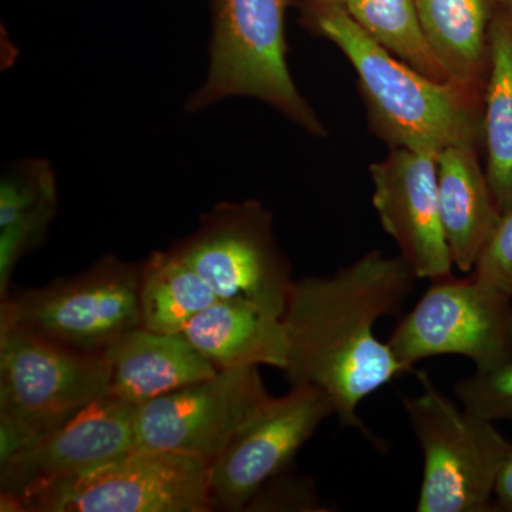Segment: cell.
Here are the masks:
<instances>
[{
	"label": "cell",
	"mask_w": 512,
	"mask_h": 512,
	"mask_svg": "<svg viewBox=\"0 0 512 512\" xmlns=\"http://www.w3.org/2000/svg\"><path fill=\"white\" fill-rule=\"evenodd\" d=\"M171 248L218 299L249 302L282 319L295 279L276 242L272 212L262 202H220Z\"/></svg>",
	"instance_id": "obj_7"
},
{
	"label": "cell",
	"mask_w": 512,
	"mask_h": 512,
	"mask_svg": "<svg viewBox=\"0 0 512 512\" xmlns=\"http://www.w3.org/2000/svg\"><path fill=\"white\" fill-rule=\"evenodd\" d=\"M454 394L461 406L485 419L512 420V362L458 380Z\"/></svg>",
	"instance_id": "obj_22"
},
{
	"label": "cell",
	"mask_w": 512,
	"mask_h": 512,
	"mask_svg": "<svg viewBox=\"0 0 512 512\" xmlns=\"http://www.w3.org/2000/svg\"><path fill=\"white\" fill-rule=\"evenodd\" d=\"M478 153L477 147L451 146L437 157L441 224L454 268L464 274L474 271L503 217Z\"/></svg>",
	"instance_id": "obj_15"
},
{
	"label": "cell",
	"mask_w": 512,
	"mask_h": 512,
	"mask_svg": "<svg viewBox=\"0 0 512 512\" xmlns=\"http://www.w3.org/2000/svg\"><path fill=\"white\" fill-rule=\"evenodd\" d=\"M180 336L218 370L265 365L284 372L288 360L282 319L239 299L215 302Z\"/></svg>",
	"instance_id": "obj_16"
},
{
	"label": "cell",
	"mask_w": 512,
	"mask_h": 512,
	"mask_svg": "<svg viewBox=\"0 0 512 512\" xmlns=\"http://www.w3.org/2000/svg\"><path fill=\"white\" fill-rule=\"evenodd\" d=\"M217 301L210 285L173 248L153 252L141 264V328L180 335L195 316Z\"/></svg>",
	"instance_id": "obj_20"
},
{
	"label": "cell",
	"mask_w": 512,
	"mask_h": 512,
	"mask_svg": "<svg viewBox=\"0 0 512 512\" xmlns=\"http://www.w3.org/2000/svg\"><path fill=\"white\" fill-rule=\"evenodd\" d=\"M434 55L454 82L484 90L497 0H416Z\"/></svg>",
	"instance_id": "obj_18"
},
{
	"label": "cell",
	"mask_w": 512,
	"mask_h": 512,
	"mask_svg": "<svg viewBox=\"0 0 512 512\" xmlns=\"http://www.w3.org/2000/svg\"><path fill=\"white\" fill-rule=\"evenodd\" d=\"M498 5L508 6L512 8V0H497Z\"/></svg>",
	"instance_id": "obj_27"
},
{
	"label": "cell",
	"mask_w": 512,
	"mask_h": 512,
	"mask_svg": "<svg viewBox=\"0 0 512 512\" xmlns=\"http://www.w3.org/2000/svg\"><path fill=\"white\" fill-rule=\"evenodd\" d=\"M269 397L258 367L218 370L137 406V450L190 454L211 466Z\"/></svg>",
	"instance_id": "obj_11"
},
{
	"label": "cell",
	"mask_w": 512,
	"mask_h": 512,
	"mask_svg": "<svg viewBox=\"0 0 512 512\" xmlns=\"http://www.w3.org/2000/svg\"><path fill=\"white\" fill-rule=\"evenodd\" d=\"M110 367L109 396L136 406L208 379L218 372L180 335L138 326L104 350Z\"/></svg>",
	"instance_id": "obj_14"
},
{
	"label": "cell",
	"mask_w": 512,
	"mask_h": 512,
	"mask_svg": "<svg viewBox=\"0 0 512 512\" xmlns=\"http://www.w3.org/2000/svg\"><path fill=\"white\" fill-rule=\"evenodd\" d=\"M421 393L403 397L414 436L423 453L419 512L495 511V484L512 443L495 421L458 406L417 372Z\"/></svg>",
	"instance_id": "obj_4"
},
{
	"label": "cell",
	"mask_w": 512,
	"mask_h": 512,
	"mask_svg": "<svg viewBox=\"0 0 512 512\" xmlns=\"http://www.w3.org/2000/svg\"><path fill=\"white\" fill-rule=\"evenodd\" d=\"M345 9L394 57L437 82L451 80L427 40L416 0H348Z\"/></svg>",
	"instance_id": "obj_21"
},
{
	"label": "cell",
	"mask_w": 512,
	"mask_h": 512,
	"mask_svg": "<svg viewBox=\"0 0 512 512\" xmlns=\"http://www.w3.org/2000/svg\"><path fill=\"white\" fill-rule=\"evenodd\" d=\"M59 208L57 178L52 163L30 157L12 161L0 178V296L20 259L45 242Z\"/></svg>",
	"instance_id": "obj_17"
},
{
	"label": "cell",
	"mask_w": 512,
	"mask_h": 512,
	"mask_svg": "<svg viewBox=\"0 0 512 512\" xmlns=\"http://www.w3.org/2000/svg\"><path fill=\"white\" fill-rule=\"evenodd\" d=\"M141 264L104 255L72 278L2 299L0 320L82 352L103 353L140 323Z\"/></svg>",
	"instance_id": "obj_6"
},
{
	"label": "cell",
	"mask_w": 512,
	"mask_h": 512,
	"mask_svg": "<svg viewBox=\"0 0 512 512\" xmlns=\"http://www.w3.org/2000/svg\"><path fill=\"white\" fill-rule=\"evenodd\" d=\"M431 284L390 335L394 355L407 372L431 357H467L476 372L512 362V298L470 274Z\"/></svg>",
	"instance_id": "obj_8"
},
{
	"label": "cell",
	"mask_w": 512,
	"mask_h": 512,
	"mask_svg": "<svg viewBox=\"0 0 512 512\" xmlns=\"http://www.w3.org/2000/svg\"><path fill=\"white\" fill-rule=\"evenodd\" d=\"M109 387L103 353L67 348L0 320V414L43 434L107 396Z\"/></svg>",
	"instance_id": "obj_9"
},
{
	"label": "cell",
	"mask_w": 512,
	"mask_h": 512,
	"mask_svg": "<svg viewBox=\"0 0 512 512\" xmlns=\"http://www.w3.org/2000/svg\"><path fill=\"white\" fill-rule=\"evenodd\" d=\"M495 511L512 512V453L505 460L495 484Z\"/></svg>",
	"instance_id": "obj_25"
},
{
	"label": "cell",
	"mask_w": 512,
	"mask_h": 512,
	"mask_svg": "<svg viewBox=\"0 0 512 512\" xmlns=\"http://www.w3.org/2000/svg\"><path fill=\"white\" fill-rule=\"evenodd\" d=\"M330 416L335 407L318 387L292 386L285 396L269 397L211 464V511H244L262 485L291 468Z\"/></svg>",
	"instance_id": "obj_10"
},
{
	"label": "cell",
	"mask_w": 512,
	"mask_h": 512,
	"mask_svg": "<svg viewBox=\"0 0 512 512\" xmlns=\"http://www.w3.org/2000/svg\"><path fill=\"white\" fill-rule=\"evenodd\" d=\"M471 274L512 298V210L501 217Z\"/></svg>",
	"instance_id": "obj_24"
},
{
	"label": "cell",
	"mask_w": 512,
	"mask_h": 512,
	"mask_svg": "<svg viewBox=\"0 0 512 512\" xmlns=\"http://www.w3.org/2000/svg\"><path fill=\"white\" fill-rule=\"evenodd\" d=\"M248 512H325L312 478L286 470L262 485L249 500Z\"/></svg>",
	"instance_id": "obj_23"
},
{
	"label": "cell",
	"mask_w": 512,
	"mask_h": 512,
	"mask_svg": "<svg viewBox=\"0 0 512 512\" xmlns=\"http://www.w3.org/2000/svg\"><path fill=\"white\" fill-rule=\"evenodd\" d=\"M136 416V404L101 397L0 464V491L22 497L33 484L73 476L137 450Z\"/></svg>",
	"instance_id": "obj_13"
},
{
	"label": "cell",
	"mask_w": 512,
	"mask_h": 512,
	"mask_svg": "<svg viewBox=\"0 0 512 512\" xmlns=\"http://www.w3.org/2000/svg\"><path fill=\"white\" fill-rule=\"evenodd\" d=\"M311 5H339L345 6L348 0H308Z\"/></svg>",
	"instance_id": "obj_26"
},
{
	"label": "cell",
	"mask_w": 512,
	"mask_h": 512,
	"mask_svg": "<svg viewBox=\"0 0 512 512\" xmlns=\"http://www.w3.org/2000/svg\"><path fill=\"white\" fill-rule=\"evenodd\" d=\"M289 2L215 0L207 76L185 101L187 113H200L232 97H251L274 107L305 133L326 136L286 62Z\"/></svg>",
	"instance_id": "obj_3"
},
{
	"label": "cell",
	"mask_w": 512,
	"mask_h": 512,
	"mask_svg": "<svg viewBox=\"0 0 512 512\" xmlns=\"http://www.w3.org/2000/svg\"><path fill=\"white\" fill-rule=\"evenodd\" d=\"M309 25L352 64L370 128L387 146L437 157L451 146H483V89L417 72L377 45L345 6L312 5Z\"/></svg>",
	"instance_id": "obj_2"
},
{
	"label": "cell",
	"mask_w": 512,
	"mask_h": 512,
	"mask_svg": "<svg viewBox=\"0 0 512 512\" xmlns=\"http://www.w3.org/2000/svg\"><path fill=\"white\" fill-rule=\"evenodd\" d=\"M484 87V150L488 183L501 214L512 210V8L498 5L490 30Z\"/></svg>",
	"instance_id": "obj_19"
},
{
	"label": "cell",
	"mask_w": 512,
	"mask_h": 512,
	"mask_svg": "<svg viewBox=\"0 0 512 512\" xmlns=\"http://www.w3.org/2000/svg\"><path fill=\"white\" fill-rule=\"evenodd\" d=\"M373 205L384 231L417 279L453 275V258L441 224L437 156L390 148L389 156L370 165Z\"/></svg>",
	"instance_id": "obj_12"
},
{
	"label": "cell",
	"mask_w": 512,
	"mask_h": 512,
	"mask_svg": "<svg viewBox=\"0 0 512 512\" xmlns=\"http://www.w3.org/2000/svg\"><path fill=\"white\" fill-rule=\"evenodd\" d=\"M416 279L402 256L372 251L336 274L293 282L282 315L291 386L318 387L343 426L369 436L360 404L407 373L375 326L400 312Z\"/></svg>",
	"instance_id": "obj_1"
},
{
	"label": "cell",
	"mask_w": 512,
	"mask_h": 512,
	"mask_svg": "<svg viewBox=\"0 0 512 512\" xmlns=\"http://www.w3.org/2000/svg\"><path fill=\"white\" fill-rule=\"evenodd\" d=\"M210 464L190 454L134 450L110 463L33 484L28 512H207Z\"/></svg>",
	"instance_id": "obj_5"
}]
</instances>
